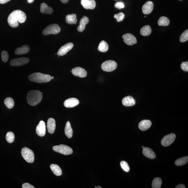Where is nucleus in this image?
<instances>
[{"mask_svg":"<svg viewBox=\"0 0 188 188\" xmlns=\"http://www.w3.org/2000/svg\"><path fill=\"white\" fill-rule=\"evenodd\" d=\"M61 28L58 25L52 24L49 25L43 30L42 33L44 35L57 34L59 33Z\"/></svg>","mask_w":188,"mask_h":188,"instance_id":"obj_5","label":"nucleus"},{"mask_svg":"<svg viewBox=\"0 0 188 188\" xmlns=\"http://www.w3.org/2000/svg\"><path fill=\"white\" fill-rule=\"evenodd\" d=\"M79 103V101L76 98H70L64 101V105L67 108H73L78 106Z\"/></svg>","mask_w":188,"mask_h":188,"instance_id":"obj_15","label":"nucleus"},{"mask_svg":"<svg viewBox=\"0 0 188 188\" xmlns=\"http://www.w3.org/2000/svg\"><path fill=\"white\" fill-rule=\"evenodd\" d=\"M88 18L86 16H84L82 18L80 22V25L78 27L77 29L79 32H81L85 29L86 25L89 22Z\"/></svg>","mask_w":188,"mask_h":188,"instance_id":"obj_21","label":"nucleus"},{"mask_svg":"<svg viewBox=\"0 0 188 188\" xmlns=\"http://www.w3.org/2000/svg\"><path fill=\"white\" fill-rule=\"evenodd\" d=\"M10 0H0V3L3 4L10 1Z\"/></svg>","mask_w":188,"mask_h":188,"instance_id":"obj_42","label":"nucleus"},{"mask_svg":"<svg viewBox=\"0 0 188 188\" xmlns=\"http://www.w3.org/2000/svg\"><path fill=\"white\" fill-rule=\"evenodd\" d=\"M188 161V157H184L177 159L175 162V165L180 166L184 165L187 164Z\"/></svg>","mask_w":188,"mask_h":188,"instance_id":"obj_31","label":"nucleus"},{"mask_svg":"<svg viewBox=\"0 0 188 188\" xmlns=\"http://www.w3.org/2000/svg\"><path fill=\"white\" fill-rule=\"evenodd\" d=\"M152 125V122L149 120H143L139 124V128L143 131L147 130L149 129Z\"/></svg>","mask_w":188,"mask_h":188,"instance_id":"obj_19","label":"nucleus"},{"mask_svg":"<svg viewBox=\"0 0 188 188\" xmlns=\"http://www.w3.org/2000/svg\"><path fill=\"white\" fill-rule=\"evenodd\" d=\"M81 4L86 9H94L95 8L96 3L94 0H81Z\"/></svg>","mask_w":188,"mask_h":188,"instance_id":"obj_14","label":"nucleus"},{"mask_svg":"<svg viewBox=\"0 0 188 188\" xmlns=\"http://www.w3.org/2000/svg\"><path fill=\"white\" fill-rule=\"evenodd\" d=\"M23 188H34L33 186L28 183H25L22 185Z\"/></svg>","mask_w":188,"mask_h":188,"instance_id":"obj_40","label":"nucleus"},{"mask_svg":"<svg viewBox=\"0 0 188 188\" xmlns=\"http://www.w3.org/2000/svg\"><path fill=\"white\" fill-rule=\"evenodd\" d=\"M95 187L96 188H101V187H99V186H98V187Z\"/></svg>","mask_w":188,"mask_h":188,"instance_id":"obj_45","label":"nucleus"},{"mask_svg":"<svg viewBox=\"0 0 188 188\" xmlns=\"http://www.w3.org/2000/svg\"><path fill=\"white\" fill-rule=\"evenodd\" d=\"M4 103L6 106L9 109H11L14 105L13 99L10 97L7 98L4 100Z\"/></svg>","mask_w":188,"mask_h":188,"instance_id":"obj_32","label":"nucleus"},{"mask_svg":"<svg viewBox=\"0 0 188 188\" xmlns=\"http://www.w3.org/2000/svg\"><path fill=\"white\" fill-rule=\"evenodd\" d=\"M56 124L54 119L50 118L48 119L47 122V128L48 132L52 134L55 132Z\"/></svg>","mask_w":188,"mask_h":188,"instance_id":"obj_20","label":"nucleus"},{"mask_svg":"<svg viewBox=\"0 0 188 188\" xmlns=\"http://www.w3.org/2000/svg\"><path fill=\"white\" fill-rule=\"evenodd\" d=\"M162 184V180L159 177H156L154 179L152 182V187L153 188H160Z\"/></svg>","mask_w":188,"mask_h":188,"instance_id":"obj_30","label":"nucleus"},{"mask_svg":"<svg viewBox=\"0 0 188 188\" xmlns=\"http://www.w3.org/2000/svg\"><path fill=\"white\" fill-rule=\"evenodd\" d=\"M109 46L108 43L104 41H102L100 42L98 46V50L102 52H105L108 51Z\"/></svg>","mask_w":188,"mask_h":188,"instance_id":"obj_27","label":"nucleus"},{"mask_svg":"<svg viewBox=\"0 0 188 188\" xmlns=\"http://www.w3.org/2000/svg\"><path fill=\"white\" fill-rule=\"evenodd\" d=\"M115 1H117V0H115Z\"/></svg>","mask_w":188,"mask_h":188,"instance_id":"obj_49","label":"nucleus"},{"mask_svg":"<svg viewBox=\"0 0 188 188\" xmlns=\"http://www.w3.org/2000/svg\"><path fill=\"white\" fill-rule=\"evenodd\" d=\"M143 153L145 156L150 159H154L156 157L154 152L149 147H145L143 148Z\"/></svg>","mask_w":188,"mask_h":188,"instance_id":"obj_17","label":"nucleus"},{"mask_svg":"<svg viewBox=\"0 0 188 188\" xmlns=\"http://www.w3.org/2000/svg\"><path fill=\"white\" fill-rule=\"evenodd\" d=\"M30 50L29 46L27 45H23L22 47L16 49L15 53L16 55H22L27 53Z\"/></svg>","mask_w":188,"mask_h":188,"instance_id":"obj_22","label":"nucleus"},{"mask_svg":"<svg viewBox=\"0 0 188 188\" xmlns=\"http://www.w3.org/2000/svg\"><path fill=\"white\" fill-rule=\"evenodd\" d=\"M124 17V14L123 12H120L119 13L116 14L114 15V17L117 20L118 22L123 21Z\"/></svg>","mask_w":188,"mask_h":188,"instance_id":"obj_36","label":"nucleus"},{"mask_svg":"<svg viewBox=\"0 0 188 188\" xmlns=\"http://www.w3.org/2000/svg\"><path fill=\"white\" fill-rule=\"evenodd\" d=\"M66 22L70 24H76L77 22L76 14H68L66 17Z\"/></svg>","mask_w":188,"mask_h":188,"instance_id":"obj_24","label":"nucleus"},{"mask_svg":"<svg viewBox=\"0 0 188 188\" xmlns=\"http://www.w3.org/2000/svg\"><path fill=\"white\" fill-rule=\"evenodd\" d=\"M181 68L184 71H188V62H183L181 64Z\"/></svg>","mask_w":188,"mask_h":188,"instance_id":"obj_39","label":"nucleus"},{"mask_svg":"<svg viewBox=\"0 0 188 188\" xmlns=\"http://www.w3.org/2000/svg\"><path fill=\"white\" fill-rule=\"evenodd\" d=\"M21 155L25 160L28 163H32L35 159L34 154L27 147L23 148L21 151Z\"/></svg>","mask_w":188,"mask_h":188,"instance_id":"obj_4","label":"nucleus"},{"mask_svg":"<svg viewBox=\"0 0 188 188\" xmlns=\"http://www.w3.org/2000/svg\"><path fill=\"white\" fill-rule=\"evenodd\" d=\"M188 40V30L187 29L184 31L181 35L180 37V41L183 43L186 42Z\"/></svg>","mask_w":188,"mask_h":188,"instance_id":"obj_34","label":"nucleus"},{"mask_svg":"<svg viewBox=\"0 0 188 188\" xmlns=\"http://www.w3.org/2000/svg\"><path fill=\"white\" fill-rule=\"evenodd\" d=\"M179 1H182V0H179Z\"/></svg>","mask_w":188,"mask_h":188,"instance_id":"obj_48","label":"nucleus"},{"mask_svg":"<svg viewBox=\"0 0 188 188\" xmlns=\"http://www.w3.org/2000/svg\"><path fill=\"white\" fill-rule=\"evenodd\" d=\"M34 0H27L28 3H33Z\"/></svg>","mask_w":188,"mask_h":188,"instance_id":"obj_44","label":"nucleus"},{"mask_svg":"<svg viewBox=\"0 0 188 188\" xmlns=\"http://www.w3.org/2000/svg\"><path fill=\"white\" fill-rule=\"evenodd\" d=\"M40 11L43 13L51 14L52 13L53 10L46 3H42L41 5Z\"/></svg>","mask_w":188,"mask_h":188,"instance_id":"obj_23","label":"nucleus"},{"mask_svg":"<svg viewBox=\"0 0 188 188\" xmlns=\"http://www.w3.org/2000/svg\"><path fill=\"white\" fill-rule=\"evenodd\" d=\"M6 139L8 143H11L13 142L15 139V136L13 132H8L6 134Z\"/></svg>","mask_w":188,"mask_h":188,"instance_id":"obj_33","label":"nucleus"},{"mask_svg":"<svg viewBox=\"0 0 188 188\" xmlns=\"http://www.w3.org/2000/svg\"><path fill=\"white\" fill-rule=\"evenodd\" d=\"M123 105L124 106L130 107L133 106L136 104V101L131 96H128L123 98L122 100Z\"/></svg>","mask_w":188,"mask_h":188,"instance_id":"obj_18","label":"nucleus"},{"mask_svg":"<svg viewBox=\"0 0 188 188\" xmlns=\"http://www.w3.org/2000/svg\"><path fill=\"white\" fill-rule=\"evenodd\" d=\"M114 6L115 8L119 9V10L124 8L125 6L124 3L122 1L117 2L115 4Z\"/></svg>","mask_w":188,"mask_h":188,"instance_id":"obj_38","label":"nucleus"},{"mask_svg":"<svg viewBox=\"0 0 188 188\" xmlns=\"http://www.w3.org/2000/svg\"><path fill=\"white\" fill-rule=\"evenodd\" d=\"M26 18V14L22 10H14L8 16V24L12 27H17L19 26V23L24 22Z\"/></svg>","mask_w":188,"mask_h":188,"instance_id":"obj_1","label":"nucleus"},{"mask_svg":"<svg viewBox=\"0 0 188 188\" xmlns=\"http://www.w3.org/2000/svg\"><path fill=\"white\" fill-rule=\"evenodd\" d=\"M50 168L54 174L57 176H60L62 174V171L60 166L57 164H52L50 165Z\"/></svg>","mask_w":188,"mask_h":188,"instance_id":"obj_26","label":"nucleus"},{"mask_svg":"<svg viewBox=\"0 0 188 188\" xmlns=\"http://www.w3.org/2000/svg\"><path fill=\"white\" fill-rule=\"evenodd\" d=\"M50 75L40 73H35L29 75L28 79L30 81L38 83H46L52 79Z\"/></svg>","mask_w":188,"mask_h":188,"instance_id":"obj_3","label":"nucleus"},{"mask_svg":"<svg viewBox=\"0 0 188 188\" xmlns=\"http://www.w3.org/2000/svg\"><path fill=\"white\" fill-rule=\"evenodd\" d=\"M153 3L151 1H148L142 7L143 13L145 14H150L153 11Z\"/></svg>","mask_w":188,"mask_h":188,"instance_id":"obj_16","label":"nucleus"},{"mask_svg":"<svg viewBox=\"0 0 188 188\" xmlns=\"http://www.w3.org/2000/svg\"><path fill=\"white\" fill-rule=\"evenodd\" d=\"M170 24V20L168 17H161L158 21V24L159 26H168Z\"/></svg>","mask_w":188,"mask_h":188,"instance_id":"obj_29","label":"nucleus"},{"mask_svg":"<svg viewBox=\"0 0 188 188\" xmlns=\"http://www.w3.org/2000/svg\"><path fill=\"white\" fill-rule=\"evenodd\" d=\"M175 188H186L185 186L183 184H180L179 185H177L176 186Z\"/></svg>","mask_w":188,"mask_h":188,"instance_id":"obj_41","label":"nucleus"},{"mask_svg":"<svg viewBox=\"0 0 188 188\" xmlns=\"http://www.w3.org/2000/svg\"><path fill=\"white\" fill-rule=\"evenodd\" d=\"M152 32L151 28L149 26H145L141 29L140 33L143 36H147L151 34Z\"/></svg>","mask_w":188,"mask_h":188,"instance_id":"obj_28","label":"nucleus"},{"mask_svg":"<svg viewBox=\"0 0 188 188\" xmlns=\"http://www.w3.org/2000/svg\"><path fill=\"white\" fill-rule=\"evenodd\" d=\"M122 38L125 43L128 45H132L137 43V40L136 37L131 34L127 33L123 35Z\"/></svg>","mask_w":188,"mask_h":188,"instance_id":"obj_10","label":"nucleus"},{"mask_svg":"<svg viewBox=\"0 0 188 188\" xmlns=\"http://www.w3.org/2000/svg\"><path fill=\"white\" fill-rule=\"evenodd\" d=\"M71 72L75 76L81 78H85L87 75V71L83 68L80 67L74 68L72 69Z\"/></svg>","mask_w":188,"mask_h":188,"instance_id":"obj_13","label":"nucleus"},{"mask_svg":"<svg viewBox=\"0 0 188 188\" xmlns=\"http://www.w3.org/2000/svg\"><path fill=\"white\" fill-rule=\"evenodd\" d=\"M29 59L23 57V58H18L13 59L10 61V65L12 66H19L25 65L29 62Z\"/></svg>","mask_w":188,"mask_h":188,"instance_id":"obj_9","label":"nucleus"},{"mask_svg":"<svg viewBox=\"0 0 188 188\" xmlns=\"http://www.w3.org/2000/svg\"><path fill=\"white\" fill-rule=\"evenodd\" d=\"M117 64L114 61L107 60L102 64L101 68L104 71L111 72L117 68Z\"/></svg>","mask_w":188,"mask_h":188,"instance_id":"obj_7","label":"nucleus"},{"mask_svg":"<svg viewBox=\"0 0 188 188\" xmlns=\"http://www.w3.org/2000/svg\"><path fill=\"white\" fill-rule=\"evenodd\" d=\"M65 135L68 138H71L73 136V131L72 128L71 126L70 123L69 121L67 122L66 123L64 129Z\"/></svg>","mask_w":188,"mask_h":188,"instance_id":"obj_25","label":"nucleus"},{"mask_svg":"<svg viewBox=\"0 0 188 188\" xmlns=\"http://www.w3.org/2000/svg\"><path fill=\"white\" fill-rule=\"evenodd\" d=\"M144 146H143L142 147V148H144Z\"/></svg>","mask_w":188,"mask_h":188,"instance_id":"obj_47","label":"nucleus"},{"mask_svg":"<svg viewBox=\"0 0 188 188\" xmlns=\"http://www.w3.org/2000/svg\"><path fill=\"white\" fill-rule=\"evenodd\" d=\"M1 57L2 60L3 62H8V52L6 51L2 52Z\"/></svg>","mask_w":188,"mask_h":188,"instance_id":"obj_37","label":"nucleus"},{"mask_svg":"<svg viewBox=\"0 0 188 188\" xmlns=\"http://www.w3.org/2000/svg\"><path fill=\"white\" fill-rule=\"evenodd\" d=\"M52 79H54V77H52Z\"/></svg>","mask_w":188,"mask_h":188,"instance_id":"obj_46","label":"nucleus"},{"mask_svg":"<svg viewBox=\"0 0 188 188\" xmlns=\"http://www.w3.org/2000/svg\"><path fill=\"white\" fill-rule=\"evenodd\" d=\"M36 133L37 135L40 137H43L45 135L46 125L45 123L43 121H41L39 122L36 127Z\"/></svg>","mask_w":188,"mask_h":188,"instance_id":"obj_12","label":"nucleus"},{"mask_svg":"<svg viewBox=\"0 0 188 188\" xmlns=\"http://www.w3.org/2000/svg\"><path fill=\"white\" fill-rule=\"evenodd\" d=\"M73 46L74 44L72 43H68L60 48L57 52V55L58 56H60L65 55L68 52L72 49Z\"/></svg>","mask_w":188,"mask_h":188,"instance_id":"obj_11","label":"nucleus"},{"mask_svg":"<svg viewBox=\"0 0 188 188\" xmlns=\"http://www.w3.org/2000/svg\"><path fill=\"white\" fill-rule=\"evenodd\" d=\"M62 3H66L68 2L69 0H60Z\"/></svg>","mask_w":188,"mask_h":188,"instance_id":"obj_43","label":"nucleus"},{"mask_svg":"<svg viewBox=\"0 0 188 188\" xmlns=\"http://www.w3.org/2000/svg\"><path fill=\"white\" fill-rule=\"evenodd\" d=\"M120 165L121 167L124 171L126 172H128L130 171V167L129 165L125 161H122L120 163Z\"/></svg>","mask_w":188,"mask_h":188,"instance_id":"obj_35","label":"nucleus"},{"mask_svg":"<svg viewBox=\"0 0 188 188\" xmlns=\"http://www.w3.org/2000/svg\"><path fill=\"white\" fill-rule=\"evenodd\" d=\"M53 150L58 153L66 155L71 154L73 153V150L71 148L64 145L53 146Z\"/></svg>","mask_w":188,"mask_h":188,"instance_id":"obj_6","label":"nucleus"},{"mask_svg":"<svg viewBox=\"0 0 188 188\" xmlns=\"http://www.w3.org/2000/svg\"><path fill=\"white\" fill-rule=\"evenodd\" d=\"M43 98L42 93L38 90H31L27 94V99L29 104L35 106L40 103Z\"/></svg>","mask_w":188,"mask_h":188,"instance_id":"obj_2","label":"nucleus"},{"mask_svg":"<svg viewBox=\"0 0 188 188\" xmlns=\"http://www.w3.org/2000/svg\"><path fill=\"white\" fill-rule=\"evenodd\" d=\"M176 138L175 134L172 133L165 136L161 141V144L163 146L167 147L171 145L174 142Z\"/></svg>","mask_w":188,"mask_h":188,"instance_id":"obj_8","label":"nucleus"}]
</instances>
